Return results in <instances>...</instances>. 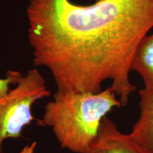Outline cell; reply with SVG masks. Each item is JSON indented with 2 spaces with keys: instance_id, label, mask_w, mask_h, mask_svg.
Returning <instances> with one entry per match:
<instances>
[{
  "instance_id": "6da1fadb",
  "label": "cell",
  "mask_w": 153,
  "mask_h": 153,
  "mask_svg": "<svg viewBox=\"0 0 153 153\" xmlns=\"http://www.w3.org/2000/svg\"><path fill=\"white\" fill-rule=\"evenodd\" d=\"M28 38L33 65L51 72L57 90L101 91L106 80L123 106L140 42L153 28V0H29Z\"/></svg>"
},
{
  "instance_id": "7a4b0ae2",
  "label": "cell",
  "mask_w": 153,
  "mask_h": 153,
  "mask_svg": "<svg viewBox=\"0 0 153 153\" xmlns=\"http://www.w3.org/2000/svg\"><path fill=\"white\" fill-rule=\"evenodd\" d=\"M111 87L99 92L57 90L45 107L40 123L52 128L62 148L87 153L97 137L103 118L123 106Z\"/></svg>"
},
{
  "instance_id": "3957f363",
  "label": "cell",
  "mask_w": 153,
  "mask_h": 153,
  "mask_svg": "<svg viewBox=\"0 0 153 153\" xmlns=\"http://www.w3.org/2000/svg\"><path fill=\"white\" fill-rule=\"evenodd\" d=\"M14 86L0 99V153L5 140L21 137L25 126L36 120L33 105L51 94L43 76L35 68L21 76Z\"/></svg>"
},
{
  "instance_id": "277c9868",
  "label": "cell",
  "mask_w": 153,
  "mask_h": 153,
  "mask_svg": "<svg viewBox=\"0 0 153 153\" xmlns=\"http://www.w3.org/2000/svg\"><path fill=\"white\" fill-rule=\"evenodd\" d=\"M87 153H150L133 138L121 133L108 116L101 121L98 136Z\"/></svg>"
},
{
  "instance_id": "5b68a950",
  "label": "cell",
  "mask_w": 153,
  "mask_h": 153,
  "mask_svg": "<svg viewBox=\"0 0 153 153\" xmlns=\"http://www.w3.org/2000/svg\"><path fill=\"white\" fill-rule=\"evenodd\" d=\"M140 116L131 135L150 153H153V87H145L139 91Z\"/></svg>"
},
{
  "instance_id": "8992f818",
  "label": "cell",
  "mask_w": 153,
  "mask_h": 153,
  "mask_svg": "<svg viewBox=\"0 0 153 153\" xmlns=\"http://www.w3.org/2000/svg\"><path fill=\"white\" fill-rule=\"evenodd\" d=\"M131 70L140 74L145 87H153V32L140 42L131 64Z\"/></svg>"
},
{
  "instance_id": "52a82bcc",
  "label": "cell",
  "mask_w": 153,
  "mask_h": 153,
  "mask_svg": "<svg viewBox=\"0 0 153 153\" xmlns=\"http://www.w3.org/2000/svg\"><path fill=\"white\" fill-rule=\"evenodd\" d=\"M22 74L19 72L9 70L5 78H0V99L5 97L11 89V85H15Z\"/></svg>"
},
{
  "instance_id": "ba28073f",
  "label": "cell",
  "mask_w": 153,
  "mask_h": 153,
  "mask_svg": "<svg viewBox=\"0 0 153 153\" xmlns=\"http://www.w3.org/2000/svg\"><path fill=\"white\" fill-rule=\"evenodd\" d=\"M36 145H37V143L33 142L30 145L25 146L19 153H34L35 152Z\"/></svg>"
},
{
  "instance_id": "9c48e42d",
  "label": "cell",
  "mask_w": 153,
  "mask_h": 153,
  "mask_svg": "<svg viewBox=\"0 0 153 153\" xmlns=\"http://www.w3.org/2000/svg\"><path fill=\"white\" fill-rule=\"evenodd\" d=\"M95 1H98V0H95Z\"/></svg>"
}]
</instances>
